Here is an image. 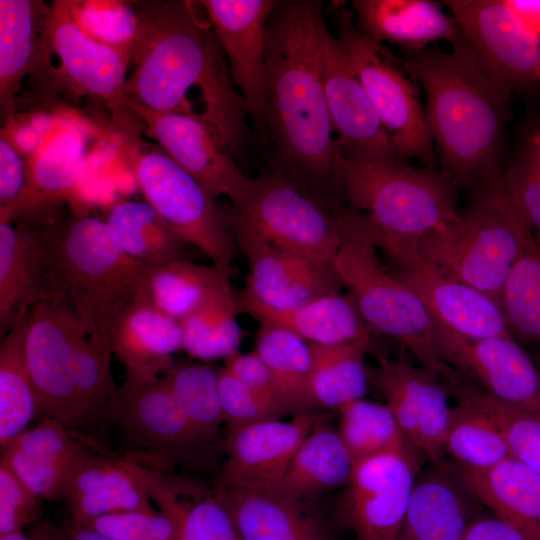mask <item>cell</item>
Here are the masks:
<instances>
[{
    "instance_id": "cell-5",
    "label": "cell",
    "mask_w": 540,
    "mask_h": 540,
    "mask_svg": "<svg viewBox=\"0 0 540 540\" xmlns=\"http://www.w3.org/2000/svg\"><path fill=\"white\" fill-rule=\"evenodd\" d=\"M334 190L375 242L378 249L412 242L453 221V183L427 167L405 160L362 162L336 155Z\"/></svg>"
},
{
    "instance_id": "cell-45",
    "label": "cell",
    "mask_w": 540,
    "mask_h": 540,
    "mask_svg": "<svg viewBox=\"0 0 540 540\" xmlns=\"http://www.w3.org/2000/svg\"><path fill=\"white\" fill-rule=\"evenodd\" d=\"M500 307L514 337L540 345V242H528L505 281Z\"/></svg>"
},
{
    "instance_id": "cell-47",
    "label": "cell",
    "mask_w": 540,
    "mask_h": 540,
    "mask_svg": "<svg viewBox=\"0 0 540 540\" xmlns=\"http://www.w3.org/2000/svg\"><path fill=\"white\" fill-rule=\"evenodd\" d=\"M72 16L90 36L130 51L139 31L136 10L123 2L68 1Z\"/></svg>"
},
{
    "instance_id": "cell-20",
    "label": "cell",
    "mask_w": 540,
    "mask_h": 540,
    "mask_svg": "<svg viewBox=\"0 0 540 540\" xmlns=\"http://www.w3.org/2000/svg\"><path fill=\"white\" fill-rule=\"evenodd\" d=\"M436 329L447 364L499 400L540 414L538 368L513 337L469 339L438 320Z\"/></svg>"
},
{
    "instance_id": "cell-31",
    "label": "cell",
    "mask_w": 540,
    "mask_h": 540,
    "mask_svg": "<svg viewBox=\"0 0 540 540\" xmlns=\"http://www.w3.org/2000/svg\"><path fill=\"white\" fill-rule=\"evenodd\" d=\"M53 296L37 229L0 223V335L35 304Z\"/></svg>"
},
{
    "instance_id": "cell-21",
    "label": "cell",
    "mask_w": 540,
    "mask_h": 540,
    "mask_svg": "<svg viewBox=\"0 0 540 540\" xmlns=\"http://www.w3.org/2000/svg\"><path fill=\"white\" fill-rule=\"evenodd\" d=\"M276 1H198L226 56L231 78L263 136L266 27Z\"/></svg>"
},
{
    "instance_id": "cell-3",
    "label": "cell",
    "mask_w": 540,
    "mask_h": 540,
    "mask_svg": "<svg viewBox=\"0 0 540 540\" xmlns=\"http://www.w3.org/2000/svg\"><path fill=\"white\" fill-rule=\"evenodd\" d=\"M443 52L424 48L402 60L423 87L425 116L444 175L474 190L501 173L512 90L483 68L465 37Z\"/></svg>"
},
{
    "instance_id": "cell-61",
    "label": "cell",
    "mask_w": 540,
    "mask_h": 540,
    "mask_svg": "<svg viewBox=\"0 0 540 540\" xmlns=\"http://www.w3.org/2000/svg\"><path fill=\"white\" fill-rule=\"evenodd\" d=\"M536 366H537L539 374H540V353H539L538 358H537Z\"/></svg>"
},
{
    "instance_id": "cell-30",
    "label": "cell",
    "mask_w": 540,
    "mask_h": 540,
    "mask_svg": "<svg viewBox=\"0 0 540 540\" xmlns=\"http://www.w3.org/2000/svg\"><path fill=\"white\" fill-rule=\"evenodd\" d=\"M359 30L371 39L416 52L437 40L450 44L461 30L455 19L429 0H354Z\"/></svg>"
},
{
    "instance_id": "cell-32",
    "label": "cell",
    "mask_w": 540,
    "mask_h": 540,
    "mask_svg": "<svg viewBox=\"0 0 540 540\" xmlns=\"http://www.w3.org/2000/svg\"><path fill=\"white\" fill-rule=\"evenodd\" d=\"M50 7L35 0H0V108L11 107L25 76L49 52Z\"/></svg>"
},
{
    "instance_id": "cell-54",
    "label": "cell",
    "mask_w": 540,
    "mask_h": 540,
    "mask_svg": "<svg viewBox=\"0 0 540 540\" xmlns=\"http://www.w3.org/2000/svg\"><path fill=\"white\" fill-rule=\"evenodd\" d=\"M27 181V159L22 156L7 131L0 137V217L21 198Z\"/></svg>"
},
{
    "instance_id": "cell-17",
    "label": "cell",
    "mask_w": 540,
    "mask_h": 540,
    "mask_svg": "<svg viewBox=\"0 0 540 540\" xmlns=\"http://www.w3.org/2000/svg\"><path fill=\"white\" fill-rule=\"evenodd\" d=\"M370 381L385 399L407 443L431 462L443 459L449 390L434 371L378 357Z\"/></svg>"
},
{
    "instance_id": "cell-43",
    "label": "cell",
    "mask_w": 540,
    "mask_h": 540,
    "mask_svg": "<svg viewBox=\"0 0 540 540\" xmlns=\"http://www.w3.org/2000/svg\"><path fill=\"white\" fill-rule=\"evenodd\" d=\"M444 453L466 472L487 470L511 457L505 437L493 420L461 402L451 407Z\"/></svg>"
},
{
    "instance_id": "cell-25",
    "label": "cell",
    "mask_w": 540,
    "mask_h": 540,
    "mask_svg": "<svg viewBox=\"0 0 540 540\" xmlns=\"http://www.w3.org/2000/svg\"><path fill=\"white\" fill-rule=\"evenodd\" d=\"M480 505L457 465L431 462L416 478L397 540H460Z\"/></svg>"
},
{
    "instance_id": "cell-52",
    "label": "cell",
    "mask_w": 540,
    "mask_h": 540,
    "mask_svg": "<svg viewBox=\"0 0 540 540\" xmlns=\"http://www.w3.org/2000/svg\"><path fill=\"white\" fill-rule=\"evenodd\" d=\"M40 501L8 465L0 460V535L39 523Z\"/></svg>"
},
{
    "instance_id": "cell-12",
    "label": "cell",
    "mask_w": 540,
    "mask_h": 540,
    "mask_svg": "<svg viewBox=\"0 0 540 540\" xmlns=\"http://www.w3.org/2000/svg\"><path fill=\"white\" fill-rule=\"evenodd\" d=\"M87 332L60 294L35 304L24 316V355L39 414L83 433L74 385L76 347Z\"/></svg>"
},
{
    "instance_id": "cell-58",
    "label": "cell",
    "mask_w": 540,
    "mask_h": 540,
    "mask_svg": "<svg viewBox=\"0 0 540 540\" xmlns=\"http://www.w3.org/2000/svg\"><path fill=\"white\" fill-rule=\"evenodd\" d=\"M32 540H59L57 526L50 520H45L34 525L29 533Z\"/></svg>"
},
{
    "instance_id": "cell-51",
    "label": "cell",
    "mask_w": 540,
    "mask_h": 540,
    "mask_svg": "<svg viewBox=\"0 0 540 540\" xmlns=\"http://www.w3.org/2000/svg\"><path fill=\"white\" fill-rule=\"evenodd\" d=\"M79 523L113 540H181L179 522L162 512H127Z\"/></svg>"
},
{
    "instance_id": "cell-57",
    "label": "cell",
    "mask_w": 540,
    "mask_h": 540,
    "mask_svg": "<svg viewBox=\"0 0 540 540\" xmlns=\"http://www.w3.org/2000/svg\"><path fill=\"white\" fill-rule=\"evenodd\" d=\"M59 540H113L94 528L69 518L57 527Z\"/></svg>"
},
{
    "instance_id": "cell-38",
    "label": "cell",
    "mask_w": 540,
    "mask_h": 540,
    "mask_svg": "<svg viewBox=\"0 0 540 540\" xmlns=\"http://www.w3.org/2000/svg\"><path fill=\"white\" fill-rule=\"evenodd\" d=\"M254 351L271 372L287 414L314 412L309 391L310 344L284 327L261 322Z\"/></svg>"
},
{
    "instance_id": "cell-50",
    "label": "cell",
    "mask_w": 540,
    "mask_h": 540,
    "mask_svg": "<svg viewBox=\"0 0 540 540\" xmlns=\"http://www.w3.org/2000/svg\"><path fill=\"white\" fill-rule=\"evenodd\" d=\"M500 177L512 202L540 242V165L526 145L501 171Z\"/></svg>"
},
{
    "instance_id": "cell-44",
    "label": "cell",
    "mask_w": 540,
    "mask_h": 540,
    "mask_svg": "<svg viewBox=\"0 0 540 540\" xmlns=\"http://www.w3.org/2000/svg\"><path fill=\"white\" fill-rule=\"evenodd\" d=\"M199 436L217 450L221 426L217 368L173 359L161 375Z\"/></svg>"
},
{
    "instance_id": "cell-19",
    "label": "cell",
    "mask_w": 540,
    "mask_h": 540,
    "mask_svg": "<svg viewBox=\"0 0 540 540\" xmlns=\"http://www.w3.org/2000/svg\"><path fill=\"white\" fill-rule=\"evenodd\" d=\"M232 235L248 263L245 286L237 293L242 297L287 311L344 288L333 263L280 249L245 232Z\"/></svg>"
},
{
    "instance_id": "cell-2",
    "label": "cell",
    "mask_w": 540,
    "mask_h": 540,
    "mask_svg": "<svg viewBox=\"0 0 540 540\" xmlns=\"http://www.w3.org/2000/svg\"><path fill=\"white\" fill-rule=\"evenodd\" d=\"M321 1H276L265 41L263 136L273 171L332 198L334 129L319 65Z\"/></svg>"
},
{
    "instance_id": "cell-36",
    "label": "cell",
    "mask_w": 540,
    "mask_h": 540,
    "mask_svg": "<svg viewBox=\"0 0 540 540\" xmlns=\"http://www.w3.org/2000/svg\"><path fill=\"white\" fill-rule=\"evenodd\" d=\"M230 275L213 265L177 259L147 267L133 297L181 321L229 284Z\"/></svg>"
},
{
    "instance_id": "cell-27",
    "label": "cell",
    "mask_w": 540,
    "mask_h": 540,
    "mask_svg": "<svg viewBox=\"0 0 540 540\" xmlns=\"http://www.w3.org/2000/svg\"><path fill=\"white\" fill-rule=\"evenodd\" d=\"M83 433L43 417L1 451V460L41 500L63 498L67 481L86 448Z\"/></svg>"
},
{
    "instance_id": "cell-11",
    "label": "cell",
    "mask_w": 540,
    "mask_h": 540,
    "mask_svg": "<svg viewBox=\"0 0 540 540\" xmlns=\"http://www.w3.org/2000/svg\"><path fill=\"white\" fill-rule=\"evenodd\" d=\"M132 168L146 202L166 225L231 274L235 241L216 198L163 149L137 154Z\"/></svg>"
},
{
    "instance_id": "cell-4",
    "label": "cell",
    "mask_w": 540,
    "mask_h": 540,
    "mask_svg": "<svg viewBox=\"0 0 540 540\" xmlns=\"http://www.w3.org/2000/svg\"><path fill=\"white\" fill-rule=\"evenodd\" d=\"M37 233L53 294L69 300L92 338L110 343L112 321L147 267L128 256L108 223L96 217L53 219Z\"/></svg>"
},
{
    "instance_id": "cell-46",
    "label": "cell",
    "mask_w": 540,
    "mask_h": 540,
    "mask_svg": "<svg viewBox=\"0 0 540 540\" xmlns=\"http://www.w3.org/2000/svg\"><path fill=\"white\" fill-rule=\"evenodd\" d=\"M337 411V431L354 464L382 452L410 446L385 403L362 398Z\"/></svg>"
},
{
    "instance_id": "cell-41",
    "label": "cell",
    "mask_w": 540,
    "mask_h": 540,
    "mask_svg": "<svg viewBox=\"0 0 540 540\" xmlns=\"http://www.w3.org/2000/svg\"><path fill=\"white\" fill-rule=\"evenodd\" d=\"M238 312L229 283L180 321L183 351L203 361L227 360L237 354L242 339Z\"/></svg>"
},
{
    "instance_id": "cell-40",
    "label": "cell",
    "mask_w": 540,
    "mask_h": 540,
    "mask_svg": "<svg viewBox=\"0 0 540 540\" xmlns=\"http://www.w3.org/2000/svg\"><path fill=\"white\" fill-rule=\"evenodd\" d=\"M24 316L1 338V451L27 430L34 416L39 414L36 391L24 355Z\"/></svg>"
},
{
    "instance_id": "cell-10",
    "label": "cell",
    "mask_w": 540,
    "mask_h": 540,
    "mask_svg": "<svg viewBox=\"0 0 540 540\" xmlns=\"http://www.w3.org/2000/svg\"><path fill=\"white\" fill-rule=\"evenodd\" d=\"M338 38L363 84L397 156L434 169V142L415 83L403 62L362 33L347 10L335 16Z\"/></svg>"
},
{
    "instance_id": "cell-48",
    "label": "cell",
    "mask_w": 540,
    "mask_h": 540,
    "mask_svg": "<svg viewBox=\"0 0 540 540\" xmlns=\"http://www.w3.org/2000/svg\"><path fill=\"white\" fill-rule=\"evenodd\" d=\"M181 540H242L233 517L219 494L205 492L178 516Z\"/></svg>"
},
{
    "instance_id": "cell-16",
    "label": "cell",
    "mask_w": 540,
    "mask_h": 540,
    "mask_svg": "<svg viewBox=\"0 0 540 540\" xmlns=\"http://www.w3.org/2000/svg\"><path fill=\"white\" fill-rule=\"evenodd\" d=\"M379 251L395 274L449 330L469 339L513 337L499 303L478 289L448 277L410 244H391Z\"/></svg>"
},
{
    "instance_id": "cell-7",
    "label": "cell",
    "mask_w": 540,
    "mask_h": 540,
    "mask_svg": "<svg viewBox=\"0 0 540 540\" xmlns=\"http://www.w3.org/2000/svg\"><path fill=\"white\" fill-rule=\"evenodd\" d=\"M534 237L500 175L474 190V198L443 228L410 244L442 273L500 305L509 272Z\"/></svg>"
},
{
    "instance_id": "cell-18",
    "label": "cell",
    "mask_w": 540,
    "mask_h": 540,
    "mask_svg": "<svg viewBox=\"0 0 540 540\" xmlns=\"http://www.w3.org/2000/svg\"><path fill=\"white\" fill-rule=\"evenodd\" d=\"M123 106L143 120L147 134L212 196H226L231 205L245 198L252 178L241 170L200 118L150 110L127 98H123L119 107Z\"/></svg>"
},
{
    "instance_id": "cell-53",
    "label": "cell",
    "mask_w": 540,
    "mask_h": 540,
    "mask_svg": "<svg viewBox=\"0 0 540 540\" xmlns=\"http://www.w3.org/2000/svg\"><path fill=\"white\" fill-rule=\"evenodd\" d=\"M250 390L282 415L287 414L279 390L264 361L253 351L237 353L225 360V365Z\"/></svg>"
},
{
    "instance_id": "cell-28",
    "label": "cell",
    "mask_w": 540,
    "mask_h": 540,
    "mask_svg": "<svg viewBox=\"0 0 540 540\" xmlns=\"http://www.w3.org/2000/svg\"><path fill=\"white\" fill-rule=\"evenodd\" d=\"M85 162L86 145L81 133L56 125L27 159L25 190L13 208L0 217V223L43 218L52 212L75 189Z\"/></svg>"
},
{
    "instance_id": "cell-60",
    "label": "cell",
    "mask_w": 540,
    "mask_h": 540,
    "mask_svg": "<svg viewBox=\"0 0 540 540\" xmlns=\"http://www.w3.org/2000/svg\"><path fill=\"white\" fill-rule=\"evenodd\" d=\"M0 540H32L29 534L23 530L13 531L7 534L0 535Z\"/></svg>"
},
{
    "instance_id": "cell-29",
    "label": "cell",
    "mask_w": 540,
    "mask_h": 540,
    "mask_svg": "<svg viewBox=\"0 0 540 540\" xmlns=\"http://www.w3.org/2000/svg\"><path fill=\"white\" fill-rule=\"evenodd\" d=\"M110 344L127 376L158 377L183 350V330L180 321L132 297L112 321Z\"/></svg>"
},
{
    "instance_id": "cell-6",
    "label": "cell",
    "mask_w": 540,
    "mask_h": 540,
    "mask_svg": "<svg viewBox=\"0 0 540 540\" xmlns=\"http://www.w3.org/2000/svg\"><path fill=\"white\" fill-rule=\"evenodd\" d=\"M342 231V243L333 260L348 294L374 333L398 341L422 364L446 382L459 373L443 358L436 320L421 298L388 266L357 216L332 201Z\"/></svg>"
},
{
    "instance_id": "cell-39",
    "label": "cell",
    "mask_w": 540,
    "mask_h": 540,
    "mask_svg": "<svg viewBox=\"0 0 540 540\" xmlns=\"http://www.w3.org/2000/svg\"><path fill=\"white\" fill-rule=\"evenodd\" d=\"M105 221L124 252L146 267L185 256L186 243L147 202H120L110 209Z\"/></svg>"
},
{
    "instance_id": "cell-33",
    "label": "cell",
    "mask_w": 540,
    "mask_h": 540,
    "mask_svg": "<svg viewBox=\"0 0 540 540\" xmlns=\"http://www.w3.org/2000/svg\"><path fill=\"white\" fill-rule=\"evenodd\" d=\"M239 312L261 322L284 327L310 344L335 345L371 338L374 333L361 317L352 297L337 292L293 310L259 305L235 293Z\"/></svg>"
},
{
    "instance_id": "cell-22",
    "label": "cell",
    "mask_w": 540,
    "mask_h": 540,
    "mask_svg": "<svg viewBox=\"0 0 540 540\" xmlns=\"http://www.w3.org/2000/svg\"><path fill=\"white\" fill-rule=\"evenodd\" d=\"M152 469L127 458L96 453L86 446L64 490L69 518L87 522L127 513H156L152 505Z\"/></svg>"
},
{
    "instance_id": "cell-9",
    "label": "cell",
    "mask_w": 540,
    "mask_h": 540,
    "mask_svg": "<svg viewBox=\"0 0 540 540\" xmlns=\"http://www.w3.org/2000/svg\"><path fill=\"white\" fill-rule=\"evenodd\" d=\"M132 453L131 460L165 474L180 466L206 470L216 449L196 432L181 405L161 376L125 375L106 407Z\"/></svg>"
},
{
    "instance_id": "cell-15",
    "label": "cell",
    "mask_w": 540,
    "mask_h": 540,
    "mask_svg": "<svg viewBox=\"0 0 540 540\" xmlns=\"http://www.w3.org/2000/svg\"><path fill=\"white\" fill-rule=\"evenodd\" d=\"M445 4L492 78L512 91L540 83V38L504 0H447Z\"/></svg>"
},
{
    "instance_id": "cell-13",
    "label": "cell",
    "mask_w": 540,
    "mask_h": 540,
    "mask_svg": "<svg viewBox=\"0 0 540 540\" xmlns=\"http://www.w3.org/2000/svg\"><path fill=\"white\" fill-rule=\"evenodd\" d=\"M420 457L408 446L354 465L339 502V517L356 540H397L420 473Z\"/></svg>"
},
{
    "instance_id": "cell-49",
    "label": "cell",
    "mask_w": 540,
    "mask_h": 540,
    "mask_svg": "<svg viewBox=\"0 0 540 540\" xmlns=\"http://www.w3.org/2000/svg\"><path fill=\"white\" fill-rule=\"evenodd\" d=\"M221 412L227 430L279 419L282 414L250 390L226 366L217 368Z\"/></svg>"
},
{
    "instance_id": "cell-26",
    "label": "cell",
    "mask_w": 540,
    "mask_h": 540,
    "mask_svg": "<svg viewBox=\"0 0 540 540\" xmlns=\"http://www.w3.org/2000/svg\"><path fill=\"white\" fill-rule=\"evenodd\" d=\"M242 540H334L315 502L281 495L273 489L215 486Z\"/></svg>"
},
{
    "instance_id": "cell-42",
    "label": "cell",
    "mask_w": 540,
    "mask_h": 540,
    "mask_svg": "<svg viewBox=\"0 0 540 540\" xmlns=\"http://www.w3.org/2000/svg\"><path fill=\"white\" fill-rule=\"evenodd\" d=\"M447 388L457 402L492 419L503 433L511 457L540 475V414L499 400L461 374Z\"/></svg>"
},
{
    "instance_id": "cell-34",
    "label": "cell",
    "mask_w": 540,
    "mask_h": 540,
    "mask_svg": "<svg viewBox=\"0 0 540 540\" xmlns=\"http://www.w3.org/2000/svg\"><path fill=\"white\" fill-rule=\"evenodd\" d=\"M354 465L337 428L319 415L285 474L271 489L290 498L316 502L323 494L345 487Z\"/></svg>"
},
{
    "instance_id": "cell-14",
    "label": "cell",
    "mask_w": 540,
    "mask_h": 540,
    "mask_svg": "<svg viewBox=\"0 0 540 540\" xmlns=\"http://www.w3.org/2000/svg\"><path fill=\"white\" fill-rule=\"evenodd\" d=\"M317 41L327 107L336 133V155L362 162L399 160L345 47L328 29L323 13L318 19Z\"/></svg>"
},
{
    "instance_id": "cell-55",
    "label": "cell",
    "mask_w": 540,
    "mask_h": 540,
    "mask_svg": "<svg viewBox=\"0 0 540 540\" xmlns=\"http://www.w3.org/2000/svg\"><path fill=\"white\" fill-rule=\"evenodd\" d=\"M460 540H529L521 531L494 515L479 514Z\"/></svg>"
},
{
    "instance_id": "cell-23",
    "label": "cell",
    "mask_w": 540,
    "mask_h": 540,
    "mask_svg": "<svg viewBox=\"0 0 540 540\" xmlns=\"http://www.w3.org/2000/svg\"><path fill=\"white\" fill-rule=\"evenodd\" d=\"M319 414L306 412L289 421L271 419L227 430L225 459L216 486L271 489L285 474Z\"/></svg>"
},
{
    "instance_id": "cell-35",
    "label": "cell",
    "mask_w": 540,
    "mask_h": 540,
    "mask_svg": "<svg viewBox=\"0 0 540 540\" xmlns=\"http://www.w3.org/2000/svg\"><path fill=\"white\" fill-rule=\"evenodd\" d=\"M479 502L493 515L540 540V475L509 457L483 471H463Z\"/></svg>"
},
{
    "instance_id": "cell-56",
    "label": "cell",
    "mask_w": 540,
    "mask_h": 540,
    "mask_svg": "<svg viewBox=\"0 0 540 540\" xmlns=\"http://www.w3.org/2000/svg\"><path fill=\"white\" fill-rule=\"evenodd\" d=\"M521 23L540 38V0H504Z\"/></svg>"
},
{
    "instance_id": "cell-8",
    "label": "cell",
    "mask_w": 540,
    "mask_h": 540,
    "mask_svg": "<svg viewBox=\"0 0 540 540\" xmlns=\"http://www.w3.org/2000/svg\"><path fill=\"white\" fill-rule=\"evenodd\" d=\"M332 200L271 171L252 178L245 198L231 205L229 227L231 232H245L280 249L332 263L342 243Z\"/></svg>"
},
{
    "instance_id": "cell-37",
    "label": "cell",
    "mask_w": 540,
    "mask_h": 540,
    "mask_svg": "<svg viewBox=\"0 0 540 540\" xmlns=\"http://www.w3.org/2000/svg\"><path fill=\"white\" fill-rule=\"evenodd\" d=\"M371 338L344 344H310L309 391L315 408L338 410L366 395L370 381L365 354Z\"/></svg>"
},
{
    "instance_id": "cell-59",
    "label": "cell",
    "mask_w": 540,
    "mask_h": 540,
    "mask_svg": "<svg viewBox=\"0 0 540 540\" xmlns=\"http://www.w3.org/2000/svg\"><path fill=\"white\" fill-rule=\"evenodd\" d=\"M525 145L529 148L540 165V126L536 127L528 134Z\"/></svg>"
},
{
    "instance_id": "cell-1",
    "label": "cell",
    "mask_w": 540,
    "mask_h": 540,
    "mask_svg": "<svg viewBox=\"0 0 540 540\" xmlns=\"http://www.w3.org/2000/svg\"><path fill=\"white\" fill-rule=\"evenodd\" d=\"M190 1H152L136 12L139 31L130 48L133 71L124 98L161 112L191 113L196 88L202 121L236 160L251 143L247 105L236 88L220 41Z\"/></svg>"
},
{
    "instance_id": "cell-24",
    "label": "cell",
    "mask_w": 540,
    "mask_h": 540,
    "mask_svg": "<svg viewBox=\"0 0 540 540\" xmlns=\"http://www.w3.org/2000/svg\"><path fill=\"white\" fill-rule=\"evenodd\" d=\"M49 51L60 60L61 71L76 91L119 107L124 98L130 51L98 41L71 14L68 1H55L48 19Z\"/></svg>"
}]
</instances>
